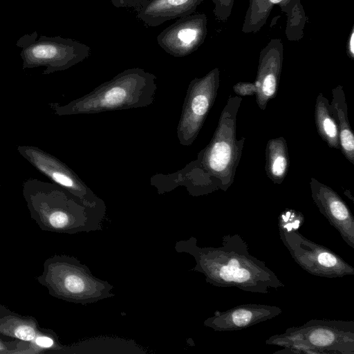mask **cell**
I'll return each mask as SVG.
<instances>
[{
    "mask_svg": "<svg viewBox=\"0 0 354 354\" xmlns=\"http://www.w3.org/2000/svg\"><path fill=\"white\" fill-rule=\"evenodd\" d=\"M221 240L219 247H200L196 238L190 236L176 241L174 249L192 255L196 261L192 270L203 274L212 286L262 294L285 286L264 261L250 254L239 234L224 235Z\"/></svg>",
    "mask_w": 354,
    "mask_h": 354,
    "instance_id": "cell-1",
    "label": "cell"
},
{
    "mask_svg": "<svg viewBox=\"0 0 354 354\" xmlns=\"http://www.w3.org/2000/svg\"><path fill=\"white\" fill-rule=\"evenodd\" d=\"M242 97L230 95L209 144L185 168L190 194L198 196L232 185L245 138L236 137V120Z\"/></svg>",
    "mask_w": 354,
    "mask_h": 354,
    "instance_id": "cell-2",
    "label": "cell"
},
{
    "mask_svg": "<svg viewBox=\"0 0 354 354\" xmlns=\"http://www.w3.org/2000/svg\"><path fill=\"white\" fill-rule=\"evenodd\" d=\"M22 193L32 214L57 232L75 234L102 230L106 205L89 207L65 188L32 178L24 182Z\"/></svg>",
    "mask_w": 354,
    "mask_h": 354,
    "instance_id": "cell-3",
    "label": "cell"
},
{
    "mask_svg": "<svg viewBox=\"0 0 354 354\" xmlns=\"http://www.w3.org/2000/svg\"><path fill=\"white\" fill-rule=\"evenodd\" d=\"M156 81L155 75L142 68H128L66 104L49 105L60 116L145 107L154 101Z\"/></svg>",
    "mask_w": 354,
    "mask_h": 354,
    "instance_id": "cell-4",
    "label": "cell"
},
{
    "mask_svg": "<svg viewBox=\"0 0 354 354\" xmlns=\"http://www.w3.org/2000/svg\"><path fill=\"white\" fill-rule=\"evenodd\" d=\"M266 344L283 348L274 353L354 354V321L310 319L270 336Z\"/></svg>",
    "mask_w": 354,
    "mask_h": 354,
    "instance_id": "cell-5",
    "label": "cell"
},
{
    "mask_svg": "<svg viewBox=\"0 0 354 354\" xmlns=\"http://www.w3.org/2000/svg\"><path fill=\"white\" fill-rule=\"evenodd\" d=\"M304 215L286 209L278 217L280 239L293 260L305 271L326 278L354 274V268L332 250L312 241L299 233Z\"/></svg>",
    "mask_w": 354,
    "mask_h": 354,
    "instance_id": "cell-6",
    "label": "cell"
},
{
    "mask_svg": "<svg viewBox=\"0 0 354 354\" xmlns=\"http://www.w3.org/2000/svg\"><path fill=\"white\" fill-rule=\"evenodd\" d=\"M22 59V68L45 66L44 75L62 71L84 61L91 48L80 41L60 36H38L37 31L25 34L17 41Z\"/></svg>",
    "mask_w": 354,
    "mask_h": 354,
    "instance_id": "cell-7",
    "label": "cell"
},
{
    "mask_svg": "<svg viewBox=\"0 0 354 354\" xmlns=\"http://www.w3.org/2000/svg\"><path fill=\"white\" fill-rule=\"evenodd\" d=\"M51 281L57 297L75 304L86 305L115 296L113 285L94 276L74 257L57 259Z\"/></svg>",
    "mask_w": 354,
    "mask_h": 354,
    "instance_id": "cell-8",
    "label": "cell"
},
{
    "mask_svg": "<svg viewBox=\"0 0 354 354\" xmlns=\"http://www.w3.org/2000/svg\"><path fill=\"white\" fill-rule=\"evenodd\" d=\"M219 84L218 68L190 82L177 127L180 145L188 147L196 140L215 102Z\"/></svg>",
    "mask_w": 354,
    "mask_h": 354,
    "instance_id": "cell-9",
    "label": "cell"
},
{
    "mask_svg": "<svg viewBox=\"0 0 354 354\" xmlns=\"http://www.w3.org/2000/svg\"><path fill=\"white\" fill-rule=\"evenodd\" d=\"M17 149L37 170L73 194L86 205L92 207L105 205L104 201L57 158L35 146L18 145Z\"/></svg>",
    "mask_w": 354,
    "mask_h": 354,
    "instance_id": "cell-10",
    "label": "cell"
},
{
    "mask_svg": "<svg viewBox=\"0 0 354 354\" xmlns=\"http://www.w3.org/2000/svg\"><path fill=\"white\" fill-rule=\"evenodd\" d=\"M277 5L287 17L285 34L288 40L295 41L301 39L308 18L300 0H249L242 32H258L266 24L273 7Z\"/></svg>",
    "mask_w": 354,
    "mask_h": 354,
    "instance_id": "cell-11",
    "label": "cell"
},
{
    "mask_svg": "<svg viewBox=\"0 0 354 354\" xmlns=\"http://www.w3.org/2000/svg\"><path fill=\"white\" fill-rule=\"evenodd\" d=\"M205 14H192L179 18L158 36V45L168 54L181 57L196 51L205 41L207 34Z\"/></svg>",
    "mask_w": 354,
    "mask_h": 354,
    "instance_id": "cell-12",
    "label": "cell"
},
{
    "mask_svg": "<svg viewBox=\"0 0 354 354\" xmlns=\"http://www.w3.org/2000/svg\"><path fill=\"white\" fill-rule=\"evenodd\" d=\"M310 189L319 212L354 249V217L347 204L332 188L314 178H310Z\"/></svg>",
    "mask_w": 354,
    "mask_h": 354,
    "instance_id": "cell-13",
    "label": "cell"
},
{
    "mask_svg": "<svg viewBox=\"0 0 354 354\" xmlns=\"http://www.w3.org/2000/svg\"><path fill=\"white\" fill-rule=\"evenodd\" d=\"M283 59V44L280 39H272L259 53L257 73L254 84L256 102L261 110L278 91Z\"/></svg>",
    "mask_w": 354,
    "mask_h": 354,
    "instance_id": "cell-14",
    "label": "cell"
},
{
    "mask_svg": "<svg viewBox=\"0 0 354 354\" xmlns=\"http://www.w3.org/2000/svg\"><path fill=\"white\" fill-rule=\"evenodd\" d=\"M281 313L282 309L276 306L245 304L225 311L216 310L203 324L216 331H235L272 319Z\"/></svg>",
    "mask_w": 354,
    "mask_h": 354,
    "instance_id": "cell-15",
    "label": "cell"
},
{
    "mask_svg": "<svg viewBox=\"0 0 354 354\" xmlns=\"http://www.w3.org/2000/svg\"><path fill=\"white\" fill-rule=\"evenodd\" d=\"M203 0H147L135 10L136 17L149 27L193 14Z\"/></svg>",
    "mask_w": 354,
    "mask_h": 354,
    "instance_id": "cell-16",
    "label": "cell"
},
{
    "mask_svg": "<svg viewBox=\"0 0 354 354\" xmlns=\"http://www.w3.org/2000/svg\"><path fill=\"white\" fill-rule=\"evenodd\" d=\"M329 108L338 128L339 149L354 165V135L349 123L348 106L342 86L338 85L333 88Z\"/></svg>",
    "mask_w": 354,
    "mask_h": 354,
    "instance_id": "cell-17",
    "label": "cell"
},
{
    "mask_svg": "<svg viewBox=\"0 0 354 354\" xmlns=\"http://www.w3.org/2000/svg\"><path fill=\"white\" fill-rule=\"evenodd\" d=\"M290 166L288 145L283 136L270 139L266 146V175L274 184L280 185Z\"/></svg>",
    "mask_w": 354,
    "mask_h": 354,
    "instance_id": "cell-18",
    "label": "cell"
},
{
    "mask_svg": "<svg viewBox=\"0 0 354 354\" xmlns=\"http://www.w3.org/2000/svg\"><path fill=\"white\" fill-rule=\"evenodd\" d=\"M328 100L319 93L315 106V121L319 136L330 148L339 149V131L330 111Z\"/></svg>",
    "mask_w": 354,
    "mask_h": 354,
    "instance_id": "cell-19",
    "label": "cell"
},
{
    "mask_svg": "<svg viewBox=\"0 0 354 354\" xmlns=\"http://www.w3.org/2000/svg\"><path fill=\"white\" fill-rule=\"evenodd\" d=\"M214 3L213 12L216 19L221 22L227 21L231 15L234 0H212Z\"/></svg>",
    "mask_w": 354,
    "mask_h": 354,
    "instance_id": "cell-20",
    "label": "cell"
},
{
    "mask_svg": "<svg viewBox=\"0 0 354 354\" xmlns=\"http://www.w3.org/2000/svg\"><path fill=\"white\" fill-rule=\"evenodd\" d=\"M233 90L240 97L253 95L256 93V86L254 82H238L234 85Z\"/></svg>",
    "mask_w": 354,
    "mask_h": 354,
    "instance_id": "cell-21",
    "label": "cell"
},
{
    "mask_svg": "<svg viewBox=\"0 0 354 354\" xmlns=\"http://www.w3.org/2000/svg\"><path fill=\"white\" fill-rule=\"evenodd\" d=\"M15 335L20 339L30 341L35 337L36 332L32 327L28 325H22L15 329Z\"/></svg>",
    "mask_w": 354,
    "mask_h": 354,
    "instance_id": "cell-22",
    "label": "cell"
},
{
    "mask_svg": "<svg viewBox=\"0 0 354 354\" xmlns=\"http://www.w3.org/2000/svg\"><path fill=\"white\" fill-rule=\"evenodd\" d=\"M116 8H133L134 10L142 6L147 0H110Z\"/></svg>",
    "mask_w": 354,
    "mask_h": 354,
    "instance_id": "cell-23",
    "label": "cell"
},
{
    "mask_svg": "<svg viewBox=\"0 0 354 354\" xmlns=\"http://www.w3.org/2000/svg\"><path fill=\"white\" fill-rule=\"evenodd\" d=\"M346 53L351 59H354V26L352 27L347 39Z\"/></svg>",
    "mask_w": 354,
    "mask_h": 354,
    "instance_id": "cell-24",
    "label": "cell"
},
{
    "mask_svg": "<svg viewBox=\"0 0 354 354\" xmlns=\"http://www.w3.org/2000/svg\"><path fill=\"white\" fill-rule=\"evenodd\" d=\"M35 342L38 346L44 348H49L54 344V342L51 338L46 336L37 337Z\"/></svg>",
    "mask_w": 354,
    "mask_h": 354,
    "instance_id": "cell-25",
    "label": "cell"
}]
</instances>
